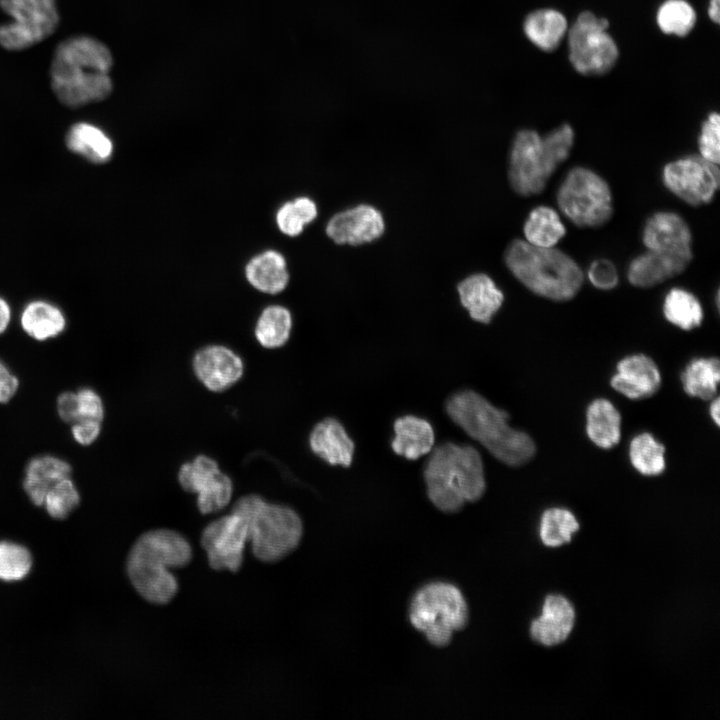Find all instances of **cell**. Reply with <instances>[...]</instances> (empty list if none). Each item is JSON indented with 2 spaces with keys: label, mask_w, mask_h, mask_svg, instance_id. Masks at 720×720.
I'll list each match as a JSON object with an SVG mask.
<instances>
[{
  "label": "cell",
  "mask_w": 720,
  "mask_h": 720,
  "mask_svg": "<svg viewBox=\"0 0 720 720\" xmlns=\"http://www.w3.org/2000/svg\"><path fill=\"white\" fill-rule=\"evenodd\" d=\"M108 47L87 35L65 39L56 47L50 65V83L57 99L78 108L106 99L113 90Z\"/></svg>",
  "instance_id": "obj_1"
},
{
  "label": "cell",
  "mask_w": 720,
  "mask_h": 720,
  "mask_svg": "<svg viewBox=\"0 0 720 720\" xmlns=\"http://www.w3.org/2000/svg\"><path fill=\"white\" fill-rule=\"evenodd\" d=\"M192 547L179 532L154 529L142 534L127 558V574L137 593L146 601L164 605L178 592V582L170 569L187 566Z\"/></svg>",
  "instance_id": "obj_2"
},
{
  "label": "cell",
  "mask_w": 720,
  "mask_h": 720,
  "mask_svg": "<svg viewBox=\"0 0 720 720\" xmlns=\"http://www.w3.org/2000/svg\"><path fill=\"white\" fill-rule=\"evenodd\" d=\"M451 420L495 458L509 466L530 461L536 451L532 438L508 424L509 415L472 390L453 394L446 402Z\"/></svg>",
  "instance_id": "obj_3"
},
{
  "label": "cell",
  "mask_w": 720,
  "mask_h": 720,
  "mask_svg": "<svg viewBox=\"0 0 720 720\" xmlns=\"http://www.w3.org/2000/svg\"><path fill=\"white\" fill-rule=\"evenodd\" d=\"M424 468L427 495L444 513H456L479 500L486 482L482 458L470 445L443 443L431 450Z\"/></svg>",
  "instance_id": "obj_4"
},
{
  "label": "cell",
  "mask_w": 720,
  "mask_h": 720,
  "mask_svg": "<svg viewBox=\"0 0 720 720\" xmlns=\"http://www.w3.org/2000/svg\"><path fill=\"white\" fill-rule=\"evenodd\" d=\"M504 260L525 287L550 300H570L583 283V273L578 264L552 247H539L517 239L507 247Z\"/></svg>",
  "instance_id": "obj_5"
},
{
  "label": "cell",
  "mask_w": 720,
  "mask_h": 720,
  "mask_svg": "<svg viewBox=\"0 0 720 720\" xmlns=\"http://www.w3.org/2000/svg\"><path fill=\"white\" fill-rule=\"evenodd\" d=\"M231 512L245 520L252 553L262 562L282 560L302 539L303 523L298 513L286 505L269 503L260 495L240 497Z\"/></svg>",
  "instance_id": "obj_6"
},
{
  "label": "cell",
  "mask_w": 720,
  "mask_h": 720,
  "mask_svg": "<svg viewBox=\"0 0 720 720\" xmlns=\"http://www.w3.org/2000/svg\"><path fill=\"white\" fill-rule=\"evenodd\" d=\"M574 142V131L569 124H563L541 137L534 130L517 133L509 162V180L512 188L520 195L540 193L550 176L570 154Z\"/></svg>",
  "instance_id": "obj_7"
},
{
  "label": "cell",
  "mask_w": 720,
  "mask_h": 720,
  "mask_svg": "<svg viewBox=\"0 0 720 720\" xmlns=\"http://www.w3.org/2000/svg\"><path fill=\"white\" fill-rule=\"evenodd\" d=\"M409 621L426 640L438 648L446 647L455 632L463 630L469 620V609L461 590L447 582H431L413 595Z\"/></svg>",
  "instance_id": "obj_8"
},
{
  "label": "cell",
  "mask_w": 720,
  "mask_h": 720,
  "mask_svg": "<svg viewBox=\"0 0 720 720\" xmlns=\"http://www.w3.org/2000/svg\"><path fill=\"white\" fill-rule=\"evenodd\" d=\"M562 213L579 227H599L612 216V195L606 181L595 172L574 167L557 192Z\"/></svg>",
  "instance_id": "obj_9"
},
{
  "label": "cell",
  "mask_w": 720,
  "mask_h": 720,
  "mask_svg": "<svg viewBox=\"0 0 720 720\" xmlns=\"http://www.w3.org/2000/svg\"><path fill=\"white\" fill-rule=\"evenodd\" d=\"M608 27L607 19L589 11L580 13L568 27L569 60L577 72L600 75L615 65L619 51Z\"/></svg>",
  "instance_id": "obj_10"
},
{
  "label": "cell",
  "mask_w": 720,
  "mask_h": 720,
  "mask_svg": "<svg viewBox=\"0 0 720 720\" xmlns=\"http://www.w3.org/2000/svg\"><path fill=\"white\" fill-rule=\"evenodd\" d=\"M0 8L13 19L0 25V46L9 51L40 43L59 23L55 0H0Z\"/></svg>",
  "instance_id": "obj_11"
},
{
  "label": "cell",
  "mask_w": 720,
  "mask_h": 720,
  "mask_svg": "<svg viewBox=\"0 0 720 720\" xmlns=\"http://www.w3.org/2000/svg\"><path fill=\"white\" fill-rule=\"evenodd\" d=\"M665 186L678 198L692 206L711 202L720 184L717 164L701 155H690L665 165Z\"/></svg>",
  "instance_id": "obj_12"
},
{
  "label": "cell",
  "mask_w": 720,
  "mask_h": 720,
  "mask_svg": "<svg viewBox=\"0 0 720 720\" xmlns=\"http://www.w3.org/2000/svg\"><path fill=\"white\" fill-rule=\"evenodd\" d=\"M178 481L186 492L197 495V507L205 515L223 510L233 495L231 478L220 470L216 460L206 455L182 464Z\"/></svg>",
  "instance_id": "obj_13"
},
{
  "label": "cell",
  "mask_w": 720,
  "mask_h": 720,
  "mask_svg": "<svg viewBox=\"0 0 720 720\" xmlns=\"http://www.w3.org/2000/svg\"><path fill=\"white\" fill-rule=\"evenodd\" d=\"M248 537L245 520L231 512L210 522L202 531L200 543L214 570H240Z\"/></svg>",
  "instance_id": "obj_14"
},
{
  "label": "cell",
  "mask_w": 720,
  "mask_h": 720,
  "mask_svg": "<svg viewBox=\"0 0 720 720\" xmlns=\"http://www.w3.org/2000/svg\"><path fill=\"white\" fill-rule=\"evenodd\" d=\"M197 379L212 392H223L237 383L243 375L244 364L232 349L211 344L199 349L192 359Z\"/></svg>",
  "instance_id": "obj_15"
},
{
  "label": "cell",
  "mask_w": 720,
  "mask_h": 720,
  "mask_svg": "<svg viewBox=\"0 0 720 720\" xmlns=\"http://www.w3.org/2000/svg\"><path fill=\"white\" fill-rule=\"evenodd\" d=\"M384 229L381 212L361 204L335 214L327 223L326 233L337 244L360 245L376 240Z\"/></svg>",
  "instance_id": "obj_16"
},
{
  "label": "cell",
  "mask_w": 720,
  "mask_h": 720,
  "mask_svg": "<svg viewBox=\"0 0 720 720\" xmlns=\"http://www.w3.org/2000/svg\"><path fill=\"white\" fill-rule=\"evenodd\" d=\"M643 243L648 250L691 261L692 236L687 223L672 212H657L646 222Z\"/></svg>",
  "instance_id": "obj_17"
},
{
  "label": "cell",
  "mask_w": 720,
  "mask_h": 720,
  "mask_svg": "<svg viewBox=\"0 0 720 720\" xmlns=\"http://www.w3.org/2000/svg\"><path fill=\"white\" fill-rule=\"evenodd\" d=\"M661 384L660 372L651 358L643 354L631 355L617 365L611 386L629 399H643L657 392Z\"/></svg>",
  "instance_id": "obj_18"
},
{
  "label": "cell",
  "mask_w": 720,
  "mask_h": 720,
  "mask_svg": "<svg viewBox=\"0 0 720 720\" xmlns=\"http://www.w3.org/2000/svg\"><path fill=\"white\" fill-rule=\"evenodd\" d=\"M575 622V612L571 603L561 595L546 597L542 614L530 627L532 638L545 646L562 643L569 636Z\"/></svg>",
  "instance_id": "obj_19"
},
{
  "label": "cell",
  "mask_w": 720,
  "mask_h": 720,
  "mask_svg": "<svg viewBox=\"0 0 720 720\" xmlns=\"http://www.w3.org/2000/svg\"><path fill=\"white\" fill-rule=\"evenodd\" d=\"M457 290L462 306L473 320L480 323H489L504 300L502 291L483 273L465 278L458 284Z\"/></svg>",
  "instance_id": "obj_20"
},
{
  "label": "cell",
  "mask_w": 720,
  "mask_h": 720,
  "mask_svg": "<svg viewBox=\"0 0 720 720\" xmlns=\"http://www.w3.org/2000/svg\"><path fill=\"white\" fill-rule=\"evenodd\" d=\"M309 445L315 455L331 465L349 467L352 463L354 443L334 418H326L313 427Z\"/></svg>",
  "instance_id": "obj_21"
},
{
  "label": "cell",
  "mask_w": 720,
  "mask_h": 720,
  "mask_svg": "<svg viewBox=\"0 0 720 720\" xmlns=\"http://www.w3.org/2000/svg\"><path fill=\"white\" fill-rule=\"evenodd\" d=\"M71 475L72 467L66 460L48 454L39 455L25 467L23 489L34 505L42 506L48 490Z\"/></svg>",
  "instance_id": "obj_22"
},
{
  "label": "cell",
  "mask_w": 720,
  "mask_h": 720,
  "mask_svg": "<svg viewBox=\"0 0 720 720\" xmlns=\"http://www.w3.org/2000/svg\"><path fill=\"white\" fill-rule=\"evenodd\" d=\"M689 263L680 257L648 250L630 263L628 280L637 287H652L682 273Z\"/></svg>",
  "instance_id": "obj_23"
},
{
  "label": "cell",
  "mask_w": 720,
  "mask_h": 720,
  "mask_svg": "<svg viewBox=\"0 0 720 720\" xmlns=\"http://www.w3.org/2000/svg\"><path fill=\"white\" fill-rule=\"evenodd\" d=\"M393 451L408 460H416L431 452L434 431L431 424L420 417L405 415L394 422Z\"/></svg>",
  "instance_id": "obj_24"
},
{
  "label": "cell",
  "mask_w": 720,
  "mask_h": 720,
  "mask_svg": "<svg viewBox=\"0 0 720 720\" xmlns=\"http://www.w3.org/2000/svg\"><path fill=\"white\" fill-rule=\"evenodd\" d=\"M245 274L255 289L267 294L280 293L289 281L286 260L274 250L253 257L246 265Z\"/></svg>",
  "instance_id": "obj_25"
},
{
  "label": "cell",
  "mask_w": 720,
  "mask_h": 720,
  "mask_svg": "<svg viewBox=\"0 0 720 720\" xmlns=\"http://www.w3.org/2000/svg\"><path fill=\"white\" fill-rule=\"evenodd\" d=\"M527 39L543 51L556 49L568 31L565 16L558 10L543 8L529 13L523 22Z\"/></svg>",
  "instance_id": "obj_26"
},
{
  "label": "cell",
  "mask_w": 720,
  "mask_h": 720,
  "mask_svg": "<svg viewBox=\"0 0 720 720\" xmlns=\"http://www.w3.org/2000/svg\"><path fill=\"white\" fill-rule=\"evenodd\" d=\"M23 331L36 341H46L61 334L66 326L63 313L44 301L29 303L20 318Z\"/></svg>",
  "instance_id": "obj_27"
},
{
  "label": "cell",
  "mask_w": 720,
  "mask_h": 720,
  "mask_svg": "<svg viewBox=\"0 0 720 720\" xmlns=\"http://www.w3.org/2000/svg\"><path fill=\"white\" fill-rule=\"evenodd\" d=\"M621 417L614 405L605 399L593 401L587 410V434L600 448L609 449L620 440Z\"/></svg>",
  "instance_id": "obj_28"
},
{
  "label": "cell",
  "mask_w": 720,
  "mask_h": 720,
  "mask_svg": "<svg viewBox=\"0 0 720 720\" xmlns=\"http://www.w3.org/2000/svg\"><path fill=\"white\" fill-rule=\"evenodd\" d=\"M67 147L95 163H104L111 158L113 144L107 135L88 123L73 125L66 136Z\"/></svg>",
  "instance_id": "obj_29"
},
{
  "label": "cell",
  "mask_w": 720,
  "mask_h": 720,
  "mask_svg": "<svg viewBox=\"0 0 720 720\" xmlns=\"http://www.w3.org/2000/svg\"><path fill=\"white\" fill-rule=\"evenodd\" d=\"M720 365L717 358L692 360L681 375L685 392L702 400H711L717 393Z\"/></svg>",
  "instance_id": "obj_30"
},
{
  "label": "cell",
  "mask_w": 720,
  "mask_h": 720,
  "mask_svg": "<svg viewBox=\"0 0 720 720\" xmlns=\"http://www.w3.org/2000/svg\"><path fill=\"white\" fill-rule=\"evenodd\" d=\"M291 328L290 311L280 305H270L261 312L256 322L255 337L264 348L276 349L287 343Z\"/></svg>",
  "instance_id": "obj_31"
},
{
  "label": "cell",
  "mask_w": 720,
  "mask_h": 720,
  "mask_svg": "<svg viewBox=\"0 0 720 720\" xmlns=\"http://www.w3.org/2000/svg\"><path fill=\"white\" fill-rule=\"evenodd\" d=\"M523 231L526 241L539 247H553L566 233L558 213L547 206L530 212Z\"/></svg>",
  "instance_id": "obj_32"
},
{
  "label": "cell",
  "mask_w": 720,
  "mask_h": 720,
  "mask_svg": "<svg viewBox=\"0 0 720 720\" xmlns=\"http://www.w3.org/2000/svg\"><path fill=\"white\" fill-rule=\"evenodd\" d=\"M663 312L669 322L684 330L699 326L703 319L698 299L681 288H673L667 293Z\"/></svg>",
  "instance_id": "obj_33"
},
{
  "label": "cell",
  "mask_w": 720,
  "mask_h": 720,
  "mask_svg": "<svg viewBox=\"0 0 720 720\" xmlns=\"http://www.w3.org/2000/svg\"><path fill=\"white\" fill-rule=\"evenodd\" d=\"M697 15L686 0H665L658 8L656 22L659 29L668 35L684 37L696 24Z\"/></svg>",
  "instance_id": "obj_34"
},
{
  "label": "cell",
  "mask_w": 720,
  "mask_h": 720,
  "mask_svg": "<svg viewBox=\"0 0 720 720\" xmlns=\"http://www.w3.org/2000/svg\"><path fill=\"white\" fill-rule=\"evenodd\" d=\"M664 453L665 447L649 433L639 434L630 443L631 463L646 476H655L664 471Z\"/></svg>",
  "instance_id": "obj_35"
},
{
  "label": "cell",
  "mask_w": 720,
  "mask_h": 720,
  "mask_svg": "<svg viewBox=\"0 0 720 720\" xmlns=\"http://www.w3.org/2000/svg\"><path fill=\"white\" fill-rule=\"evenodd\" d=\"M579 524L575 516L562 508H550L541 517L540 538L544 545L558 547L571 540L578 531Z\"/></svg>",
  "instance_id": "obj_36"
},
{
  "label": "cell",
  "mask_w": 720,
  "mask_h": 720,
  "mask_svg": "<svg viewBox=\"0 0 720 720\" xmlns=\"http://www.w3.org/2000/svg\"><path fill=\"white\" fill-rule=\"evenodd\" d=\"M317 217L315 203L307 197H299L292 202H286L280 207L276 215V222L280 231L288 236L295 237L302 233L305 225Z\"/></svg>",
  "instance_id": "obj_37"
},
{
  "label": "cell",
  "mask_w": 720,
  "mask_h": 720,
  "mask_svg": "<svg viewBox=\"0 0 720 720\" xmlns=\"http://www.w3.org/2000/svg\"><path fill=\"white\" fill-rule=\"evenodd\" d=\"M32 566L30 551L23 545L0 541V579L15 581L24 578Z\"/></svg>",
  "instance_id": "obj_38"
},
{
  "label": "cell",
  "mask_w": 720,
  "mask_h": 720,
  "mask_svg": "<svg viewBox=\"0 0 720 720\" xmlns=\"http://www.w3.org/2000/svg\"><path fill=\"white\" fill-rule=\"evenodd\" d=\"M79 503V491L71 477H68L48 490L42 506L52 518L64 519L78 507Z\"/></svg>",
  "instance_id": "obj_39"
},
{
  "label": "cell",
  "mask_w": 720,
  "mask_h": 720,
  "mask_svg": "<svg viewBox=\"0 0 720 720\" xmlns=\"http://www.w3.org/2000/svg\"><path fill=\"white\" fill-rule=\"evenodd\" d=\"M700 155L718 165L720 160V117L711 112L703 121L698 138Z\"/></svg>",
  "instance_id": "obj_40"
},
{
  "label": "cell",
  "mask_w": 720,
  "mask_h": 720,
  "mask_svg": "<svg viewBox=\"0 0 720 720\" xmlns=\"http://www.w3.org/2000/svg\"><path fill=\"white\" fill-rule=\"evenodd\" d=\"M76 395L79 420L89 419L103 422L105 409L99 394L89 387H83L76 391Z\"/></svg>",
  "instance_id": "obj_41"
},
{
  "label": "cell",
  "mask_w": 720,
  "mask_h": 720,
  "mask_svg": "<svg viewBox=\"0 0 720 720\" xmlns=\"http://www.w3.org/2000/svg\"><path fill=\"white\" fill-rule=\"evenodd\" d=\"M591 283L599 289L609 290L618 283L617 270L612 262L606 259L594 261L588 270Z\"/></svg>",
  "instance_id": "obj_42"
},
{
  "label": "cell",
  "mask_w": 720,
  "mask_h": 720,
  "mask_svg": "<svg viewBox=\"0 0 720 720\" xmlns=\"http://www.w3.org/2000/svg\"><path fill=\"white\" fill-rule=\"evenodd\" d=\"M102 429V422L89 419H81L71 424L73 439L82 446L94 443L99 437Z\"/></svg>",
  "instance_id": "obj_43"
},
{
  "label": "cell",
  "mask_w": 720,
  "mask_h": 720,
  "mask_svg": "<svg viewBox=\"0 0 720 720\" xmlns=\"http://www.w3.org/2000/svg\"><path fill=\"white\" fill-rule=\"evenodd\" d=\"M56 410L63 422L71 425L78 421L79 414L76 392L65 391L59 394L56 400Z\"/></svg>",
  "instance_id": "obj_44"
},
{
  "label": "cell",
  "mask_w": 720,
  "mask_h": 720,
  "mask_svg": "<svg viewBox=\"0 0 720 720\" xmlns=\"http://www.w3.org/2000/svg\"><path fill=\"white\" fill-rule=\"evenodd\" d=\"M19 379L8 366L0 360V404H7L19 389Z\"/></svg>",
  "instance_id": "obj_45"
},
{
  "label": "cell",
  "mask_w": 720,
  "mask_h": 720,
  "mask_svg": "<svg viewBox=\"0 0 720 720\" xmlns=\"http://www.w3.org/2000/svg\"><path fill=\"white\" fill-rule=\"evenodd\" d=\"M11 319V310L8 303L0 298V335L6 331Z\"/></svg>",
  "instance_id": "obj_46"
},
{
  "label": "cell",
  "mask_w": 720,
  "mask_h": 720,
  "mask_svg": "<svg viewBox=\"0 0 720 720\" xmlns=\"http://www.w3.org/2000/svg\"><path fill=\"white\" fill-rule=\"evenodd\" d=\"M720 0H710L708 5V16L716 24L720 19Z\"/></svg>",
  "instance_id": "obj_47"
},
{
  "label": "cell",
  "mask_w": 720,
  "mask_h": 720,
  "mask_svg": "<svg viewBox=\"0 0 720 720\" xmlns=\"http://www.w3.org/2000/svg\"><path fill=\"white\" fill-rule=\"evenodd\" d=\"M710 405V416L716 425L720 423V401L719 398L714 397Z\"/></svg>",
  "instance_id": "obj_48"
}]
</instances>
